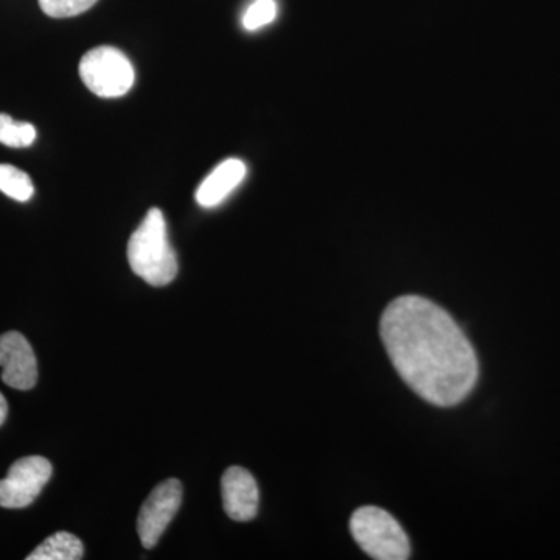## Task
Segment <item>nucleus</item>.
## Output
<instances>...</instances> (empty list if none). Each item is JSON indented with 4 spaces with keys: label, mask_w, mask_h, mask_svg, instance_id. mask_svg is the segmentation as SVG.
I'll list each match as a JSON object with an SVG mask.
<instances>
[{
    "label": "nucleus",
    "mask_w": 560,
    "mask_h": 560,
    "mask_svg": "<svg viewBox=\"0 0 560 560\" xmlns=\"http://www.w3.org/2000/svg\"><path fill=\"white\" fill-rule=\"evenodd\" d=\"M381 334L394 368L422 399L452 407L474 389L475 350L440 305L425 298L401 296L383 313Z\"/></svg>",
    "instance_id": "f257e3e1"
},
{
    "label": "nucleus",
    "mask_w": 560,
    "mask_h": 560,
    "mask_svg": "<svg viewBox=\"0 0 560 560\" xmlns=\"http://www.w3.org/2000/svg\"><path fill=\"white\" fill-rule=\"evenodd\" d=\"M131 270L153 287H165L178 275L175 250L168 242L167 224L160 209L149 210L128 242Z\"/></svg>",
    "instance_id": "f03ea898"
},
{
    "label": "nucleus",
    "mask_w": 560,
    "mask_h": 560,
    "mask_svg": "<svg viewBox=\"0 0 560 560\" xmlns=\"http://www.w3.org/2000/svg\"><path fill=\"white\" fill-rule=\"evenodd\" d=\"M350 533L361 550L377 560H405L411 547L399 522L375 506L360 508L350 517Z\"/></svg>",
    "instance_id": "7ed1b4c3"
},
{
    "label": "nucleus",
    "mask_w": 560,
    "mask_h": 560,
    "mask_svg": "<svg viewBox=\"0 0 560 560\" xmlns=\"http://www.w3.org/2000/svg\"><path fill=\"white\" fill-rule=\"evenodd\" d=\"M80 77L98 97L116 98L131 90L135 69L119 49L103 46L88 51L81 58Z\"/></svg>",
    "instance_id": "20e7f679"
},
{
    "label": "nucleus",
    "mask_w": 560,
    "mask_h": 560,
    "mask_svg": "<svg viewBox=\"0 0 560 560\" xmlns=\"http://www.w3.org/2000/svg\"><path fill=\"white\" fill-rule=\"evenodd\" d=\"M51 478V464L43 456L18 459L0 480V508L22 510L38 499Z\"/></svg>",
    "instance_id": "39448f33"
},
{
    "label": "nucleus",
    "mask_w": 560,
    "mask_h": 560,
    "mask_svg": "<svg viewBox=\"0 0 560 560\" xmlns=\"http://www.w3.org/2000/svg\"><path fill=\"white\" fill-rule=\"evenodd\" d=\"M183 501V486L175 478L153 489L139 512L138 533L147 550L156 547L162 534L171 525Z\"/></svg>",
    "instance_id": "423d86ee"
},
{
    "label": "nucleus",
    "mask_w": 560,
    "mask_h": 560,
    "mask_svg": "<svg viewBox=\"0 0 560 560\" xmlns=\"http://www.w3.org/2000/svg\"><path fill=\"white\" fill-rule=\"evenodd\" d=\"M2 382L10 388L28 390L38 381V363L31 342L20 331L0 335Z\"/></svg>",
    "instance_id": "0eeeda50"
},
{
    "label": "nucleus",
    "mask_w": 560,
    "mask_h": 560,
    "mask_svg": "<svg viewBox=\"0 0 560 560\" xmlns=\"http://www.w3.org/2000/svg\"><path fill=\"white\" fill-rule=\"evenodd\" d=\"M221 497L228 517L235 522L253 521L259 511V488L253 475L232 466L221 478Z\"/></svg>",
    "instance_id": "6e6552de"
},
{
    "label": "nucleus",
    "mask_w": 560,
    "mask_h": 560,
    "mask_svg": "<svg viewBox=\"0 0 560 560\" xmlns=\"http://www.w3.org/2000/svg\"><path fill=\"white\" fill-rule=\"evenodd\" d=\"M246 175V165L241 160L221 162L197 190V201L202 208H215L226 200Z\"/></svg>",
    "instance_id": "1a4fd4ad"
},
{
    "label": "nucleus",
    "mask_w": 560,
    "mask_h": 560,
    "mask_svg": "<svg viewBox=\"0 0 560 560\" xmlns=\"http://www.w3.org/2000/svg\"><path fill=\"white\" fill-rule=\"evenodd\" d=\"M83 555V541L73 534L60 530L47 537L35 551L27 556V560H79Z\"/></svg>",
    "instance_id": "9d476101"
},
{
    "label": "nucleus",
    "mask_w": 560,
    "mask_h": 560,
    "mask_svg": "<svg viewBox=\"0 0 560 560\" xmlns=\"http://www.w3.org/2000/svg\"><path fill=\"white\" fill-rule=\"evenodd\" d=\"M0 191L13 200L25 202L35 194L31 176L10 164H0Z\"/></svg>",
    "instance_id": "9b49d317"
},
{
    "label": "nucleus",
    "mask_w": 560,
    "mask_h": 560,
    "mask_svg": "<svg viewBox=\"0 0 560 560\" xmlns=\"http://www.w3.org/2000/svg\"><path fill=\"white\" fill-rule=\"evenodd\" d=\"M36 139V128L28 121H16L0 114V143L10 149H27Z\"/></svg>",
    "instance_id": "f8f14e48"
},
{
    "label": "nucleus",
    "mask_w": 560,
    "mask_h": 560,
    "mask_svg": "<svg viewBox=\"0 0 560 560\" xmlns=\"http://www.w3.org/2000/svg\"><path fill=\"white\" fill-rule=\"evenodd\" d=\"M97 0H39L40 10L55 20L79 16L91 9Z\"/></svg>",
    "instance_id": "ddd939ff"
},
{
    "label": "nucleus",
    "mask_w": 560,
    "mask_h": 560,
    "mask_svg": "<svg viewBox=\"0 0 560 560\" xmlns=\"http://www.w3.org/2000/svg\"><path fill=\"white\" fill-rule=\"evenodd\" d=\"M278 14V5L275 0H256L253 5L246 10L243 16V25L246 31H257V28L265 27L276 20Z\"/></svg>",
    "instance_id": "4468645a"
},
{
    "label": "nucleus",
    "mask_w": 560,
    "mask_h": 560,
    "mask_svg": "<svg viewBox=\"0 0 560 560\" xmlns=\"http://www.w3.org/2000/svg\"><path fill=\"white\" fill-rule=\"evenodd\" d=\"M7 416H9V404H7L5 397L0 393V425L5 422Z\"/></svg>",
    "instance_id": "2eb2a0df"
}]
</instances>
